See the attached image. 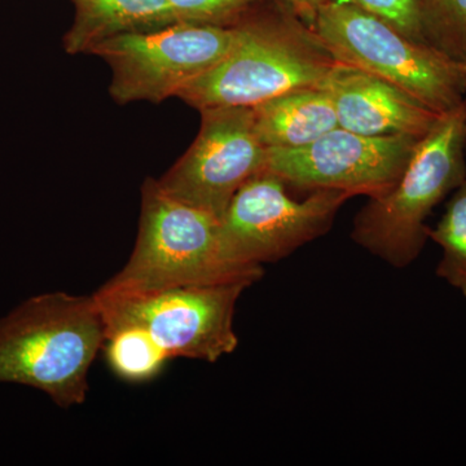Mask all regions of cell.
I'll use <instances>...</instances> for the list:
<instances>
[{
  "label": "cell",
  "mask_w": 466,
  "mask_h": 466,
  "mask_svg": "<svg viewBox=\"0 0 466 466\" xmlns=\"http://www.w3.org/2000/svg\"><path fill=\"white\" fill-rule=\"evenodd\" d=\"M337 64L285 0H271L236 25L228 54L177 97L198 110L253 108L296 88L323 86Z\"/></svg>",
  "instance_id": "cell-1"
},
{
  "label": "cell",
  "mask_w": 466,
  "mask_h": 466,
  "mask_svg": "<svg viewBox=\"0 0 466 466\" xmlns=\"http://www.w3.org/2000/svg\"><path fill=\"white\" fill-rule=\"evenodd\" d=\"M106 339L94 294L34 296L0 319V382L41 390L58 407L79 406Z\"/></svg>",
  "instance_id": "cell-2"
},
{
  "label": "cell",
  "mask_w": 466,
  "mask_h": 466,
  "mask_svg": "<svg viewBox=\"0 0 466 466\" xmlns=\"http://www.w3.org/2000/svg\"><path fill=\"white\" fill-rule=\"evenodd\" d=\"M262 267L232 262L220 240V220L175 200L157 180L143 184L139 232L130 258L101 293H133L220 283L253 285Z\"/></svg>",
  "instance_id": "cell-3"
},
{
  "label": "cell",
  "mask_w": 466,
  "mask_h": 466,
  "mask_svg": "<svg viewBox=\"0 0 466 466\" xmlns=\"http://www.w3.org/2000/svg\"><path fill=\"white\" fill-rule=\"evenodd\" d=\"M465 149L466 99L441 115L417 142L390 191L360 208L352 240L395 268L415 262L429 238L426 219L466 179Z\"/></svg>",
  "instance_id": "cell-4"
},
{
  "label": "cell",
  "mask_w": 466,
  "mask_h": 466,
  "mask_svg": "<svg viewBox=\"0 0 466 466\" xmlns=\"http://www.w3.org/2000/svg\"><path fill=\"white\" fill-rule=\"evenodd\" d=\"M314 30L339 63L397 86L440 115L466 99L464 63L370 12L325 0Z\"/></svg>",
  "instance_id": "cell-5"
},
{
  "label": "cell",
  "mask_w": 466,
  "mask_h": 466,
  "mask_svg": "<svg viewBox=\"0 0 466 466\" xmlns=\"http://www.w3.org/2000/svg\"><path fill=\"white\" fill-rule=\"evenodd\" d=\"M247 283L180 285L133 293H94L106 333L137 328L152 337L168 359L216 363L238 346L233 328L236 305Z\"/></svg>",
  "instance_id": "cell-6"
},
{
  "label": "cell",
  "mask_w": 466,
  "mask_h": 466,
  "mask_svg": "<svg viewBox=\"0 0 466 466\" xmlns=\"http://www.w3.org/2000/svg\"><path fill=\"white\" fill-rule=\"evenodd\" d=\"M351 198L319 189L297 201L280 177L262 171L236 192L220 219L223 249L232 262L247 267L287 258L329 231L339 208Z\"/></svg>",
  "instance_id": "cell-7"
},
{
  "label": "cell",
  "mask_w": 466,
  "mask_h": 466,
  "mask_svg": "<svg viewBox=\"0 0 466 466\" xmlns=\"http://www.w3.org/2000/svg\"><path fill=\"white\" fill-rule=\"evenodd\" d=\"M235 26L177 23L147 33L125 34L97 45L90 55L112 70L116 103H162L216 66L231 50Z\"/></svg>",
  "instance_id": "cell-8"
},
{
  "label": "cell",
  "mask_w": 466,
  "mask_h": 466,
  "mask_svg": "<svg viewBox=\"0 0 466 466\" xmlns=\"http://www.w3.org/2000/svg\"><path fill=\"white\" fill-rule=\"evenodd\" d=\"M200 133L158 186L175 200L222 219L236 192L266 170L267 148L254 127L253 109L200 110Z\"/></svg>",
  "instance_id": "cell-9"
},
{
  "label": "cell",
  "mask_w": 466,
  "mask_h": 466,
  "mask_svg": "<svg viewBox=\"0 0 466 466\" xmlns=\"http://www.w3.org/2000/svg\"><path fill=\"white\" fill-rule=\"evenodd\" d=\"M419 140L364 137L337 127L300 148L267 149L266 171L305 191L334 189L376 198L400 179Z\"/></svg>",
  "instance_id": "cell-10"
},
{
  "label": "cell",
  "mask_w": 466,
  "mask_h": 466,
  "mask_svg": "<svg viewBox=\"0 0 466 466\" xmlns=\"http://www.w3.org/2000/svg\"><path fill=\"white\" fill-rule=\"evenodd\" d=\"M323 86L339 127L364 137L421 139L441 116L397 86L339 61Z\"/></svg>",
  "instance_id": "cell-11"
},
{
  "label": "cell",
  "mask_w": 466,
  "mask_h": 466,
  "mask_svg": "<svg viewBox=\"0 0 466 466\" xmlns=\"http://www.w3.org/2000/svg\"><path fill=\"white\" fill-rule=\"evenodd\" d=\"M254 127L267 149H297L339 127L324 86L296 88L253 106Z\"/></svg>",
  "instance_id": "cell-12"
},
{
  "label": "cell",
  "mask_w": 466,
  "mask_h": 466,
  "mask_svg": "<svg viewBox=\"0 0 466 466\" xmlns=\"http://www.w3.org/2000/svg\"><path fill=\"white\" fill-rule=\"evenodd\" d=\"M75 21L64 36L69 55L88 54L125 34L147 33L177 24L168 0H69Z\"/></svg>",
  "instance_id": "cell-13"
},
{
  "label": "cell",
  "mask_w": 466,
  "mask_h": 466,
  "mask_svg": "<svg viewBox=\"0 0 466 466\" xmlns=\"http://www.w3.org/2000/svg\"><path fill=\"white\" fill-rule=\"evenodd\" d=\"M428 238L440 245L437 276L466 299V179L453 191L446 211Z\"/></svg>",
  "instance_id": "cell-14"
},
{
  "label": "cell",
  "mask_w": 466,
  "mask_h": 466,
  "mask_svg": "<svg viewBox=\"0 0 466 466\" xmlns=\"http://www.w3.org/2000/svg\"><path fill=\"white\" fill-rule=\"evenodd\" d=\"M106 359L116 376L131 382L155 379L168 360L167 352L137 328H118L106 333Z\"/></svg>",
  "instance_id": "cell-15"
},
{
  "label": "cell",
  "mask_w": 466,
  "mask_h": 466,
  "mask_svg": "<svg viewBox=\"0 0 466 466\" xmlns=\"http://www.w3.org/2000/svg\"><path fill=\"white\" fill-rule=\"evenodd\" d=\"M426 41L450 57H466V0H421Z\"/></svg>",
  "instance_id": "cell-16"
},
{
  "label": "cell",
  "mask_w": 466,
  "mask_h": 466,
  "mask_svg": "<svg viewBox=\"0 0 466 466\" xmlns=\"http://www.w3.org/2000/svg\"><path fill=\"white\" fill-rule=\"evenodd\" d=\"M177 23L235 26L271 0H168Z\"/></svg>",
  "instance_id": "cell-17"
},
{
  "label": "cell",
  "mask_w": 466,
  "mask_h": 466,
  "mask_svg": "<svg viewBox=\"0 0 466 466\" xmlns=\"http://www.w3.org/2000/svg\"><path fill=\"white\" fill-rule=\"evenodd\" d=\"M352 5L382 18L408 38L428 43L422 27L421 0H327ZM429 45V43H428Z\"/></svg>",
  "instance_id": "cell-18"
},
{
  "label": "cell",
  "mask_w": 466,
  "mask_h": 466,
  "mask_svg": "<svg viewBox=\"0 0 466 466\" xmlns=\"http://www.w3.org/2000/svg\"><path fill=\"white\" fill-rule=\"evenodd\" d=\"M285 2L299 15V17L303 23L308 24L309 26L314 29L318 9L325 0H285Z\"/></svg>",
  "instance_id": "cell-19"
},
{
  "label": "cell",
  "mask_w": 466,
  "mask_h": 466,
  "mask_svg": "<svg viewBox=\"0 0 466 466\" xmlns=\"http://www.w3.org/2000/svg\"><path fill=\"white\" fill-rule=\"evenodd\" d=\"M464 64H465V67H466V57H465V61H464Z\"/></svg>",
  "instance_id": "cell-20"
}]
</instances>
